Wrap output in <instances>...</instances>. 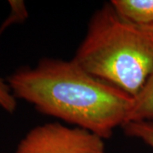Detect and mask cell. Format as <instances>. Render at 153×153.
I'll use <instances>...</instances> for the list:
<instances>
[{
    "instance_id": "cell-1",
    "label": "cell",
    "mask_w": 153,
    "mask_h": 153,
    "mask_svg": "<svg viewBox=\"0 0 153 153\" xmlns=\"http://www.w3.org/2000/svg\"><path fill=\"white\" fill-rule=\"evenodd\" d=\"M16 99L40 113L106 140L125 124L133 97L88 73L73 60L44 58L6 79Z\"/></svg>"
},
{
    "instance_id": "cell-2",
    "label": "cell",
    "mask_w": 153,
    "mask_h": 153,
    "mask_svg": "<svg viewBox=\"0 0 153 153\" xmlns=\"http://www.w3.org/2000/svg\"><path fill=\"white\" fill-rule=\"evenodd\" d=\"M72 60L134 98L153 71V28L127 21L105 4L91 17Z\"/></svg>"
},
{
    "instance_id": "cell-3",
    "label": "cell",
    "mask_w": 153,
    "mask_h": 153,
    "mask_svg": "<svg viewBox=\"0 0 153 153\" xmlns=\"http://www.w3.org/2000/svg\"><path fill=\"white\" fill-rule=\"evenodd\" d=\"M104 140L88 130L55 122L32 128L16 153H106Z\"/></svg>"
},
{
    "instance_id": "cell-4",
    "label": "cell",
    "mask_w": 153,
    "mask_h": 153,
    "mask_svg": "<svg viewBox=\"0 0 153 153\" xmlns=\"http://www.w3.org/2000/svg\"><path fill=\"white\" fill-rule=\"evenodd\" d=\"M110 3L127 21L153 28V0H112Z\"/></svg>"
},
{
    "instance_id": "cell-5",
    "label": "cell",
    "mask_w": 153,
    "mask_h": 153,
    "mask_svg": "<svg viewBox=\"0 0 153 153\" xmlns=\"http://www.w3.org/2000/svg\"><path fill=\"white\" fill-rule=\"evenodd\" d=\"M151 119H153V71L142 89L133 98L125 124Z\"/></svg>"
},
{
    "instance_id": "cell-6",
    "label": "cell",
    "mask_w": 153,
    "mask_h": 153,
    "mask_svg": "<svg viewBox=\"0 0 153 153\" xmlns=\"http://www.w3.org/2000/svg\"><path fill=\"white\" fill-rule=\"evenodd\" d=\"M123 128L128 136L139 139L153 149V119L128 123Z\"/></svg>"
},
{
    "instance_id": "cell-7",
    "label": "cell",
    "mask_w": 153,
    "mask_h": 153,
    "mask_svg": "<svg viewBox=\"0 0 153 153\" xmlns=\"http://www.w3.org/2000/svg\"><path fill=\"white\" fill-rule=\"evenodd\" d=\"M9 4L11 7L10 16L6 19L0 27V36L6 28L10 26L23 22L28 17V12L25 5V3L22 0H10Z\"/></svg>"
},
{
    "instance_id": "cell-8",
    "label": "cell",
    "mask_w": 153,
    "mask_h": 153,
    "mask_svg": "<svg viewBox=\"0 0 153 153\" xmlns=\"http://www.w3.org/2000/svg\"><path fill=\"white\" fill-rule=\"evenodd\" d=\"M0 107L6 112L13 114L17 108V99L15 97L9 83L0 76Z\"/></svg>"
}]
</instances>
